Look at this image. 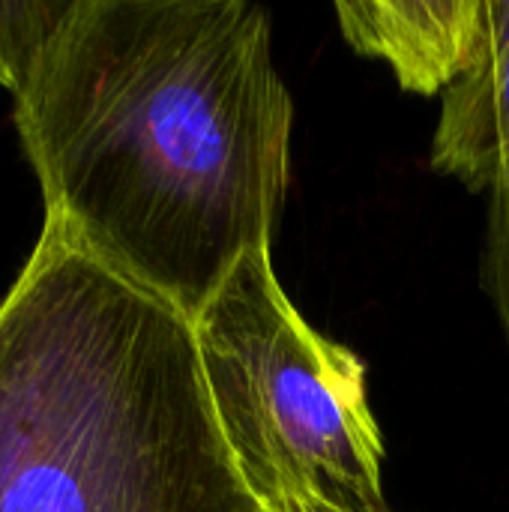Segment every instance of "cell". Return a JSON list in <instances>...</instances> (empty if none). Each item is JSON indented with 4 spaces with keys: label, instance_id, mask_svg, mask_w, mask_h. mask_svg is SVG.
Listing matches in <instances>:
<instances>
[{
    "label": "cell",
    "instance_id": "cell-1",
    "mask_svg": "<svg viewBox=\"0 0 509 512\" xmlns=\"http://www.w3.org/2000/svg\"><path fill=\"white\" fill-rule=\"evenodd\" d=\"M12 96L45 219L189 318L273 243L294 102L249 0H66Z\"/></svg>",
    "mask_w": 509,
    "mask_h": 512
},
{
    "label": "cell",
    "instance_id": "cell-2",
    "mask_svg": "<svg viewBox=\"0 0 509 512\" xmlns=\"http://www.w3.org/2000/svg\"><path fill=\"white\" fill-rule=\"evenodd\" d=\"M0 512H261L192 318L48 219L0 300Z\"/></svg>",
    "mask_w": 509,
    "mask_h": 512
},
{
    "label": "cell",
    "instance_id": "cell-3",
    "mask_svg": "<svg viewBox=\"0 0 509 512\" xmlns=\"http://www.w3.org/2000/svg\"><path fill=\"white\" fill-rule=\"evenodd\" d=\"M192 324L216 423L261 512H396L366 363L303 318L270 246L246 252Z\"/></svg>",
    "mask_w": 509,
    "mask_h": 512
},
{
    "label": "cell",
    "instance_id": "cell-4",
    "mask_svg": "<svg viewBox=\"0 0 509 512\" xmlns=\"http://www.w3.org/2000/svg\"><path fill=\"white\" fill-rule=\"evenodd\" d=\"M432 168L489 195L483 291L509 345V0H486L480 51L441 93Z\"/></svg>",
    "mask_w": 509,
    "mask_h": 512
},
{
    "label": "cell",
    "instance_id": "cell-5",
    "mask_svg": "<svg viewBox=\"0 0 509 512\" xmlns=\"http://www.w3.org/2000/svg\"><path fill=\"white\" fill-rule=\"evenodd\" d=\"M483 9L486 0H345L336 18L357 54L384 60L405 90L435 96L471 69Z\"/></svg>",
    "mask_w": 509,
    "mask_h": 512
},
{
    "label": "cell",
    "instance_id": "cell-6",
    "mask_svg": "<svg viewBox=\"0 0 509 512\" xmlns=\"http://www.w3.org/2000/svg\"><path fill=\"white\" fill-rule=\"evenodd\" d=\"M63 9L66 0H0V87L6 93H15Z\"/></svg>",
    "mask_w": 509,
    "mask_h": 512
}]
</instances>
